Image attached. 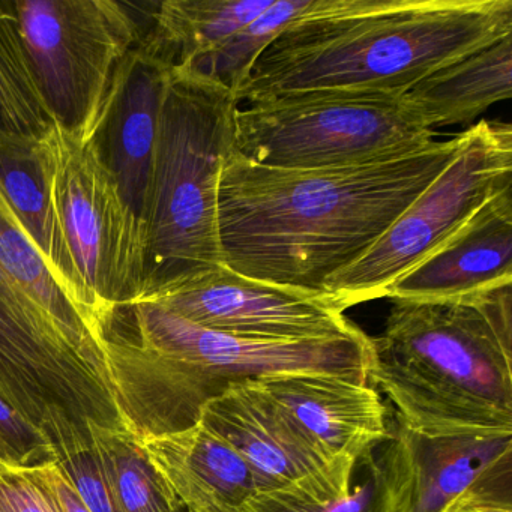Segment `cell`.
Wrapping results in <instances>:
<instances>
[{
    "label": "cell",
    "mask_w": 512,
    "mask_h": 512,
    "mask_svg": "<svg viewBox=\"0 0 512 512\" xmlns=\"http://www.w3.org/2000/svg\"><path fill=\"white\" fill-rule=\"evenodd\" d=\"M511 185V125L481 121L467 128L466 142L454 160L370 251L326 281L323 296L341 311L386 298L398 278Z\"/></svg>",
    "instance_id": "cell-10"
},
{
    "label": "cell",
    "mask_w": 512,
    "mask_h": 512,
    "mask_svg": "<svg viewBox=\"0 0 512 512\" xmlns=\"http://www.w3.org/2000/svg\"><path fill=\"white\" fill-rule=\"evenodd\" d=\"M88 430L118 512H185L130 431L94 421L88 422Z\"/></svg>",
    "instance_id": "cell-23"
},
{
    "label": "cell",
    "mask_w": 512,
    "mask_h": 512,
    "mask_svg": "<svg viewBox=\"0 0 512 512\" xmlns=\"http://www.w3.org/2000/svg\"><path fill=\"white\" fill-rule=\"evenodd\" d=\"M512 91V35L460 59L403 95L425 127L470 124Z\"/></svg>",
    "instance_id": "cell-18"
},
{
    "label": "cell",
    "mask_w": 512,
    "mask_h": 512,
    "mask_svg": "<svg viewBox=\"0 0 512 512\" xmlns=\"http://www.w3.org/2000/svg\"><path fill=\"white\" fill-rule=\"evenodd\" d=\"M38 143L0 142V188L65 292L95 322L80 299L73 265L53 214Z\"/></svg>",
    "instance_id": "cell-20"
},
{
    "label": "cell",
    "mask_w": 512,
    "mask_h": 512,
    "mask_svg": "<svg viewBox=\"0 0 512 512\" xmlns=\"http://www.w3.org/2000/svg\"><path fill=\"white\" fill-rule=\"evenodd\" d=\"M41 431L52 445L56 466L91 512H118L88 427L56 412L44 421Z\"/></svg>",
    "instance_id": "cell-26"
},
{
    "label": "cell",
    "mask_w": 512,
    "mask_h": 512,
    "mask_svg": "<svg viewBox=\"0 0 512 512\" xmlns=\"http://www.w3.org/2000/svg\"><path fill=\"white\" fill-rule=\"evenodd\" d=\"M55 124L23 47L13 0H0V142L38 143Z\"/></svg>",
    "instance_id": "cell-22"
},
{
    "label": "cell",
    "mask_w": 512,
    "mask_h": 512,
    "mask_svg": "<svg viewBox=\"0 0 512 512\" xmlns=\"http://www.w3.org/2000/svg\"><path fill=\"white\" fill-rule=\"evenodd\" d=\"M0 512H59L23 467L0 461Z\"/></svg>",
    "instance_id": "cell-28"
},
{
    "label": "cell",
    "mask_w": 512,
    "mask_h": 512,
    "mask_svg": "<svg viewBox=\"0 0 512 512\" xmlns=\"http://www.w3.org/2000/svg\"><path fill=\"white\" fill-rule=\"evenodd\" d=\"M254 380L328 457L359 461L388 439V410L368 383L317 371Z\"/></svg>",
    "instance_id": "cell-15"
},
{
    "label": "cell",
    "mask_w": 512,
    "mask_h": 512,
    "mask_svg": "<svg viewBox=\"0 0 512 512\" xmlns=\"http://www.w3.org/2000/svg\"><path fill=\"white\" fill-rule=\"evenodd\" d=\"M368 380L431 436L512 433V283L448 299H392Z\"/></svg>",
    "instance_id": "cell-3"
},
{
    "label": "cell",
    "mask_w": 512,
    "mask_h": 512,
    "mask_svg": "<svg viewBox=\"0 0 512 512\" xmlns=\"http://www.w3.org/2000/svg\"><path fill=\"white\" fill-rule=\"evenodd\" d=\"M238 109L235 94L220 83L182 68L170 70L143 220L142 292L134 302L223 266L218 190L235 149Z\"/></svg>",
    "instance_id": "cell-5"
},
{
    "label": "cell",
    "mask_w": 512,
    "mask_h": 512,
    "mask_svg": "<svg viewBox=\"0 0 512 512\" xmlns=\"http://www.w3.org/2000/svg\"><path fill=\"white\" fill-rule=\"evenodd\" d=\"M197 422L238 451L250 466L259 493L326 475L347 460L328 457L254 379L233 383L209 400Z\"/></svg>",
    "instance_id": "cell-14"
},
{
    "label": "cell",
    "mask_w": 512,
    "mask_h": 512,
    "mask_svg": "<svg viewBox=\"0 0 512 512\" xmlns=\"http://www.w3.org/2000/svg\"><path fill=\"white\" fill-rule=\"evenodd\" d=\"M512 35V0H314L235 92L403 97L436 71Z\"/></svg>",
    "instance_id": "cell-2"
},
{
    "label": "cell",
    "mask_w": 512,
    "mask_h": 512,
    "mask_svg": "<svg viewBox=\"0 0 512 512\" xmlns=\"http://www.w3.org/2000/svg\"><path fill=\"white\" fill-rule=\"evenodd\" d=\"M313 2L314 0H274V4L265 13L230 35L208 55L182 67V70L220 83L235 94L250 76L251 70L265 50Z\"/></svg>",
    "instance_id": "cell-25"
},
{
    "label": "cell",
    "mask_w": 512,
    "mask_h": 512,
    "mask_svg": "<svg viewBox=\"0 0 512 512\" xmlns=\"http://www.w3.org/2000/svg\"><path fill=\"white\" fill-rule=\"evenodd\" d=\"M512 283V191L494 194L433 253L398 278L386 298L427 301Z\"/></svg>",
    "instance_id": "cell-16"
},
{
    "label": "cell",
    "mask_w": 512,
    "mask_h": 512,
    "mask_svg": "<svg viewBox=\"0 0 512 512\" xmlns=\"http://www.w3.org/2000/svg\"><path fill=\"white\" fill-rule=\"evenodd\" d=\"M142 301L236 337L299 341L364 334L325 296L253 280L224 265Z\"/></svg>",
    "instance_id": "cell-11"
},
{
    "label": "cell",
    "mask_w": 512,
    "mask_h": 512,
    "mask_svg": "<svg viewBox=\"0 0 512 512\" xmlns=\"http://www.w3.org/2000/svg\"><path fill=\"white\" fill-rule=\"evenodd\" d=\"M434 137L391 95H286L248 104L235 118V151L272 169L362 166L424 151Z\"/></svg>",
    "instance_id": "cell-6"
},
{
    "label": "cell",
    "mask_w": 512,
    "mask_h": 512,
    "mask_svg": "<svg viewBox=\"0 0 512 512\" xmlns=\"http://www.w3.org/2000/svg\"><path fill=\"white\" fill-rule=\"evenodd\" d=\"M38 149L80 299L106 331L116 311L142 292L145 229L122 200L94 143L55 124Z\"/></svg>",
    "instance_id": "cell-7"
},
{
    "label": "cell",
    "mask_w": 512,
    "mask_h": 512,
    "mask_svg": "<svg viewBox=\"0 0 512 512\" xmlns=\"http://www.w3.org/2000/svg\"><path fill=\"white\" fill-rule=\"evenodd\" d=\"M170 70L172 65L142 38L119 65L91 140L125 205L142 224Z\"/></svg>",
    "instance_id": "cell-13"
},
{
    "label": "cell",
    "mask_w": 512,
    "mask_h": 512,
    "mask_svg": "<svg viewBox=\"0 0 512 512\" xmlns=\"http://www.w3.org/2000/svg\"><path fill=\"white\" fill-rule=\"evenodd\" d=\"M466 131L424 151L338 169H272L233 149L218 190L223 265L323 296L329 278L358 262L433 184Z\"/></svg>",
    "instance_id": "cell-1"
},
{
    "label": "cell",
    "mask_w": 512,
    "mask_h": 512,
    "mask_svg": "<svg viewBox=\"0 0 512 512\" xmlns=\"http://www.w3.org/2000/svg\"><path fill=\"white\" fill-rule=\"evenodd\" d=\"M25 470L49 494L59 512H91L67 478L62 475L55 461L26 467Z\"/></svg>",
    "instance_id": "cell-29"
},
{
    "label": "cell",
    "mask_w": 512,
    "mask_h": 512,
    "mask_svg": "<svg viewBox=\"0 0 512 512\" xmlns=\"http://www.w3.org/2000/svg\"><path fill=\"white\" fill-rule=\"evenodd\" d=\"M134 335L107 329L110 373L125 427L136 439L185 430L233 383L283 371H317L370 383L371 338L262 340L194 325L134 302Z\"/></svg>",
    "instance_id": "cell-4"
},
{
    "label": "cell",
    "mask_w": 512,
    "mask_h": 512,
    "mask_svg": "<svg viewBox=\"0 0 512 512\" xmlns=\"http://www.w3.org/2000/svg\"><path fill=\"white\" fill-rule=\"evenodd\" d=\"M251 512H397L395 482L383 452L343 460L331 472L283 490L257 493Z\"/></svg>",
    "instance_id": "cell-19"
},
{
    "label": "cell",
    "mask_w": 512,
    "mask_h": 512,
    "mask_svg": "<svg viewBox=\"0 0 512 512\" xmlns=\"http://www.w3.org/2000/svg\"><path fill=\"white\" fill-rule=\"evenodd\" d=\"M13 10L53 119L91 142L119 65L149 28L115 0H13Z\"/></svg>",
    "instance_id": "cell-9"
},
{
    "label": "cell",
    "mask_w": 512,
    "mask_h": 512,
    "mask_svg": "<svg viewBox=\"0 0 512 512\" xmlns=\"http://www.w3.org/2000/svg\"><path fill=\"white\" fill-rule=\"evenodd\" d=\"M0 272L74 328L104 331L68 296L0 188Z\"/></svg>",
    "instance_id": "cell-24"
},
{
    "label": "cell",
    "mask_w": 512,
    "mask_h": 512,
    "mask_svg": "<svg viewBox=\"0 0 512 512\" xmlns=\"http://www.w3.org/2000/svg\"><path fill=\"white\" fill-rule=\"evenodd\" d=\"M0 398L41 430L53 413L127 430L106 341L74 328L0 272ZM128 431V430H127Z\"/></svg>",
    "instance_id": "cell-8"
},
{
    "label": "cell",
    "mask_w": 512,
    "mask_h": 512,
    "mask_svg": "<svg viewBox=\"0 0 512 512\" xmlns=\"http://www.w3.org/2000/svg\"><path fill=\"white\" fill-rule=\"evenodd\" d=\"M53 460L46 434L0 398V461L26 469Z\"/></svg>",
    "instance_id": "cell-27"
},
{
    "label": "cell",
    "mask_w": 512,
    "mask_h": 512,
    "mask_svg": "<svg viewBox=\"0 0 512 512\" xmlns=\"http://www.w3.org/2000/svg\"><path fill=\"white\" fill-rule=\"evenodd\" d=\"M445 512H512V491H472L455 500Z\"/></svg>",
    "instance_id": "cell-30"
},
{
    "label": "cell",
    "mask_w": 512,
    "mask_h": 512,
    "mask_svg": "<svg viewBox=\"0 0 512 512\" xmlns=\"http://www.w3.org/2000/svg\"><path fill=\"white\" fill-rule=\"evenodd\" d=\"M137 443L185 511L251 512V500L259 491L250 466L202 422Z\"/></svg>",
    "instance_id": "cell-17"
},
{
    "label": "cell",
    "mask_w": 512,
    "mask_h": 512,
    "mask_svg": "<svg viewBox=\"0 0 512 512\" xmlns=\"http://www.w3.org/2000/svg\"><path fill=\"white\" fill-rule=\"evenodd\" d=\"M272 4L274 0H164L155 4L145 38L172 67H187Z\"/></svg>",
    "instance_id": "cell-21"
},
{
    "label": "cell",
    "mask_w": 512,
    "mask_h": 512,
    "mask_svg": "<svg viewBox=\"0 0 512 512\" xmlns=\"http://www.w3.org/2000/svg\"><path fill=\"white\" fill-rule=\"evenodd\" d=\"M382 452L397 512H445L472 491H512V433L431 436L394 418Z\"/></svg>",
    "instance_id": "cell-12"
}]
</instances>
